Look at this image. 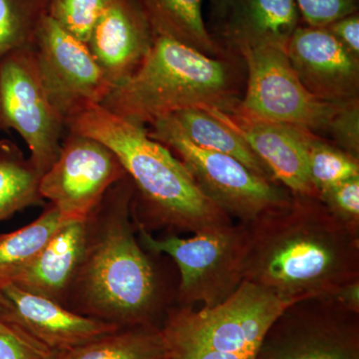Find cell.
<instances>
[{
	"instance_id": "obj_1",
	"label": "cell",
	"mask_w": 359,
	"mask_h": 359,
	"mask_svg": "<svg viewBox=\"0 0 359 359\" xmlns=\"http://www.w3.org/2000/svg\"><path fill=\"white\" fill-rule=\"evenodd\" d=\"M245 228L244 280L294 302L327 301L359 280L358 233L318 197L294 195Z\"/></svg>"
},
{
	"instance_id": "obj_2",
	"label": "cell",
	"mask_w": 359,
	"mask_h": 359,
	"mask_svg": "<svg viewBox=\"0 0 359 359\" xmlns=\"http://www.w3.org/2000/svg\"><path fill=\"white\" fill-rule=\"evenodd\" d=\"M128 175L111 187L86 219L83 259L65 306L117 327L156 325L160 287L135 235Z\"/></svg>"
},
{
	"instance_id": "obj_3",
	"label": "cell",
	"mask_w": 359,
	"mask_h": 359,
	"mask_svg": "<svg viewBox=\"0 0 359 359\" xmlns=\"http://www.w3.org/2000/svg\"><path fill=\"white\" fill-rule=\"evenodd\" d=\"M66 129L96 139L114 153L134 185L135 223L195 233L233 223L200 190L183 163L148 136L145 126L95 104L71 118Z\"/></svg>"
},
{
	"instance_id": "obj_4",
	"label": "cell",
	"mask_w": 359,
	"mask_h": 359,
	"mask_svg": "<svg viewBox=\"0 0 359 359\" xmlns=\"http://www.w3.org/2000/svg\"><path fill=\"white\" fill-rule=\"evenodd\" d=\"M245 81L247 67L238 54L212 57L155 35L140 67L113 87L100 105L146 127L157 118L188 108L233 112L244 95Z\"/></svg>"
},
{
	"instance_id": "obj_5",
	"label": "cell",
	"mask_w": 359,
	"mask_h": 359,
	"mask_svg": "<svg viewBox=\"0 0 359 359\" xmlns=\"http://www.w3.org/2000/svg\"><path fill=\"white\" fill-rule=\"evenodd\" d=\"M297 304L249 282L212 308L172 309L162 332L167 359H256L264 335Z\"/></svg>"
},
{
	"instance_id": "obj_6",
	"label": "cell",
	"mask_w": 359,
	"mask_h": 359,
	"mask_svg": "<svg viewBox=\"0 0 359 359\" xmlns=\"http://www.w3.org/2000/svg\"><path fill=\"white\" fill-rule=\"evenodd\" d=\"M142 247L174 259L181 273L180 306L204 308L218 306L231 297L244 282L245 224H224L195 233L191 238L177 236L156 238L136 224Z\"/></svg>"
},
{
	"instance_id": "obj_7",
	"label": "cell",
	"mask_w": 359,
	"mask_h": 359,
	"mask_svg": "<svg viewBox=\"0 0 359 359\" xmlns=\"http://www.w3.org/2000/svg\"><path fill=\"white\" fill-rule=\"evenodd\" d=\"M146 130L183 163L200 190L238 223L254 221L292 198L285 187L259 176L235 158L196 146L170 115L157 118Z\"/></svg>"
},
{
	"instance_id": "obj_8",
	"label": "cell",
	"mask_w": 359,
	"mask_h": 359,
	"mask_svg": "<svg viewBox=\"0 0 359 359\" xmlns=\"http://www.w3.org/2000/svg\"><path fill=\"white\" fill-rule=\"evenodd\" d=\"M241 56L247 67V81L242 100L233 112L252 119L301 127L325 137L341 102H327L309 92L283 49L264 47Z\"/></svg>"
},
{
	"instance_id": "obj_9",
	"label": "cell",
	"mask_w": 359,
	"mask_h": 359,
	"mask_svg": "<svg viewBox=\"0 0 359 359\" xmlns=\"http://www.w3.org/2000/svg\"><path fill=\"white\" fill-rule=\"evenodd\" d=\"M65 128L45 93L33 46L4 56L0 60V131L20 134L41 176L57 159Z\"/></svg>"
},
{
	"instance_id": "obj_10",
	"label": "cell",
	"mask_w": 359,
	"mask_h": 359,
	"mask_svg": "<svg viewBox=\"0 0 359 359\" xmlns=\"http://www.w3.org/2000/svg\"><path fill=\"white\" fill-rule=\"evenodd\" d=\"M127 176L114 153L96 139L68 131L57 159L39 182L65 222L86 221L106 192Z\"/></svg>"
},
{
	"instance_id": "obj_11",
	"label": "cell",
	"mask_w": 359,
	"mask_h": 359,
	"mask_svg": "<svg viewBox=\"0 0 359 359\" xmlns=\"http://www.w3.org/2000/svg\"><path fill=\"white\" fill-rule=\"evenodd\" d=\"M32 46L45 93L65 127L85 108L102 103L112 90L87 45L65 32L47 13Z\"/></svg>"
},
{
	"instance_id": "obj_12",
	"label": "cell",
	"mask_w": 359,
	"mask_h": 359,
	"mask_svg": "<svg viewBox=\"0 0 359 359\" xmlns=\"http://www.w3.org/2000/svg\"><path fill=\"white\" fill-rule=\"evenodd\" d=\"M290 306L264 335L256 359H359L358 313L327 301Z\"/></svg>"
},
{
	"instance_id": "obj_13",
	"label": "cell",
	"mask_w": 359,
	"mask_h": 359,
	"mask_svg": "<svg viewBox=\"0 0 359 359\" xmlns=\"http://www.w3.org/2000/svg\"><path fill=\"white\" fill-rule=\"evenodd\" d=\"M0 320L33 346L56 356L121 328L74 313L9 282H0Z\"/></svg>"
},
{
	"instance_id": "obj_14",
	"label": "cell",
	"mask_w": 359,
	"mask_h": 359,
	"mask_svg": "<svg viewBox=\"0 0 359 359\" xmlns=\"http://www.w3.org/2000/svg\"><path fill=\"white\" fill-rule=\"evenodd\" d=\"M285 51L299 81L316 98L330 103L359 99V58L327 28L302 23Z\"/></svg>"
},
{
	"instance_id": "obj_15",
	"label": "cell",
	"mask_w": 359,
	"mask_h": 359,
	"mask_svg": "<svg viewBox=\"0 0 359 359\" xmlns=\"http://www.w3.org/2000/svg\"><path fill=\"white\" fill-rule=\"evenodd\" d=\"M238 132L276 183L294 195L318 197L309 176L306 136L309 130L280 123L262 121L238 114L205 108Z\"/></svg>"
},
{
	"instance_id": "obj_16",
	"label": "cell",
	"mask_w": 359,
	"mask_h": 359,
	"mask_svg": "<svg viewBox=\"0 0 359 359\" xmlns=\"http://www.w3.org/2000/svg\"><path fill=\"white\" fill-rule=\"evenodd\" d=\"M154 39L136 0H109L86 45L104 76L115 87L140 67Z\"/></svg>"
},
{
	"instance_id": "obj_17",
	"label": "cell",
	"mask_w": 359,
	"mask_h": 359,
	"mask_svg": "<svg viewBox=\"0 0 359 359\" xmlns=\"http://www.w3.org/2000/svg\"><path fill=\"white\" fill-rule=\"evenodd\" d=\"M302 23L295 0H235L212 35L226 51L240 56L264 47L285 50Z\"/></svg>"
},
{
	"instance_id": "obj_18",
	"label": "cell",
	"mask_w": 359,
	"mask_h": 359,
	"mask_svg": "<svg viewBox=\"0 0 359 359\" xmlns=\"http://www.w3.org/2000/svg\"><path fill=\"white\" fill-rule=\"evenodd\" d=\"M85 243L86 221L66 222L32 261L14 269L0 282L13 283L65 306L83 259Z\"/></svg>"
},
{
	"instance_id": "obj_19",
	"label": "cell",
	"mask_w": 359,
	"mask_h": 359,
	"mask_svg": "<svg viewBox=\"0 0 359 359\" xmlns=\"http://www.w3.org/2000/svg\"><path fill=\"white\" fill-rule=\"evenodd\" d=\"M155 35L168 37L212 57L228 55L205 25L203 0H136Z\"/></svg>"
},
{
	"instance_id": "obj_20",
	"label": "cell",
	"mask_w": 359,
	"mask_h": 359,
	"mask_svg": "<svg viewBox=\"0 0 359 359\" xmlns=\"http://www.w3.org/2000/svg\"><path fill=\"white\" fill-rule=\"evenodd\" d=\"M169 115L184 136L198 147L231 156L259 176L276 183L268 168L238 132L219 121L205 108H188Z\"/></svg>"
},
{
	"instance_id": "obj_21",
	"label": "cell",
	"mask_w": 359,
	"mask_h": 359,
	"mask_svg": "<svg viewBox=\"0 0 359 359\" xmlns=\"http://www.w3.org/2000/svg\"><path fill=\"white\" fill-rule=\"evenodd\" d=\"M166 339L156 325L120 328L56 359H167Z\"/></svg>"
},
{
	"instance_id": "obj_22",
	"label": "cell",
	"mask_w": 359,
	"mask_h": 359,
	"mask_svg": "<svg viewBox=\"0 0 359 359\" xmlns=\"http://www.w3.org/2000/svg\"><path fill=\"white\" fill-rule=\"evenodd\" d=\"M40 178L41 174L16 144L0 139V222L25 208L45 205Z\"/></svg>"
},
{
	"instance_id": "obj_23",
	"label": "cell",
	"mask_w": 359,
	"mask_h": 359,
	"mask_svg": "<svg viewBox=\"0 0 359 359\" xmlns=\"http://www.w3.org/2000/svg\"><path fill=\"white\" fill-rule=\"evenodd\" d=\"M66 222L53 205L20 230L0 235V280L20 269L43 249Z\"/></svg>"
},
{
	"instance_id": "obj_24",
	"label": "cell",
	"mask_w": 359,
	"mask_h": 359,
	"mask_svg": "<svg viewBox=\"0 0 359 359\" xmlns=\"http://www.w3.org/2000/svg\"><path fill=\"white\" fill-rule=\"evenodd\" d=\"M48 0H0V60L32 46Z\"/></svg>"
},
{
	"instance_id": "obj_25",
	"label": "cell",
	"mask_w": 359,
	"mask_h": 359,
	"mask_svg": "<svg viewBox=\"0 0 359 359\" xmlns=\"http://www.w3.org/2000/svg\"><path fill=\"white\" fill-rule=\"evenodd\" d=\"M306 154L309 176L318 192L359 177V159L311 131L306 136Z\"/></svg>"
},
{
	"instance_id": "obj_26",
	"label": "cell",
	"mask_w": 359,
	"mask_h": 359,
	"mask_svg": "<svg viewBox=\"0 0 359 359\" xmlns=\"http://www.w3.org/2000/svg\"><path fill=\"white\" fill-rule=\"evenodd\" d=\"M109 0H48L46 13L65 32L87 44Z\"/></svg>"
},
{
	"instance_id": "obj_27",
	"label": "cell",
	"mask_w": 359,
	"mask_h": 359,
	"mask_svg": "<svg viewBox=\"0 0 359 359\" xmlns=\"http://www.w3.org/2000/svg\"><path fill=\"white\" fill-rule=\"evenodd\" d=\"M318 198L334 218L359 233V177L323 189Z\"/></svg>"
},
{
	"instance_id": "obj_28",
	"label": "cell",
	"mask_w": 359,
	"mask_h": 359,
	"mask_svg": "<svg viewBox=\"0 0 359 359\" xmlns=\"http://www.w3.org/2000/svg\"><path fill=\"white\" fill-rule=\"evenodd\" d=\"M323 138L359 159V99L339 104Z\"/></svg>"
},
{
	"instance_id": "obj_29",
	"label": "cell",
	"mask_w": 359,
	"mask_h": 359,
	"mask_svg": "<svg viewBox=\"0 0 359 359\" xmlns=\"http://www.w3.org/2000/svg\"><path fill=\"white\" fill-rule=\"evenodd\" d=\"M302 23L325 27L344 16L358 13L359 0H295Z\"/></svg>"
},
{
	"instance_id": "obj_30",
	"label": "cell",
	"mask_w": 359,
	"mask_h": 359,
	"mask_svg": "<svg viewBox=\"0 0 359 359\" xmlns=\"http://www.w3.org/2000/svg\"><path fill=\"white\" fill-rule=\"evenodd\" d=\"M18 335L0 332V359H56Z\"/></svg>"
},
{
	"instance_id": "obj_31",
	"label": "cell",
	"mask_w": 359,
	"mask_h": 359,
	"mask_svg": "<svg viewBox=\"0 0 359 359\" xmlns=\"http://www.w3.org/2000/svg\"><path fill=\"white\" fill-rule=\"evenodd\" d=\"M340 43L359 58V13H354L344 16L325 26Z\"/></svg>"
},
{
	"instance_id": "obj_32",
	"label": "cell",
	"mask_w": 359,
	"mask_h": 359,
	"mask_svg": "<svg viewBox=\"0 0 359 359\" xmlns=\"http://www.w3.org/2000/svg\"><path fill=\"white\" fill-rule=\"evenodd\" d=\"M327 301L351 313H359V280L342 285Z\"/></svg>"
},
{
	"instance_id": "obj_33",
	"label": "cell",
	"mask_w": 359,
	"mask_h": 359,
	"mask_svg": "<svg viewBox=\"0 0 359 359\" xmlns=\"http://www.w3.org/2000/svg\"><path fill=\"white\" fill-rule=\"evenodd\" d=\"M233 1L235 0H209L214 28L218 27L223 22L226 14L230 11Z\"/></svg>"
},
{
	"instance_id": "obj_34",
	"label": "cell",
	"mask_w": 359,
	"mask_h": 359,
	"mask_svg": "<svg viewBox=\"0 0 359 359\" xmlns=\"http://www.w3.org/2000/svg\"><path fill=\"white\" fill-rule=\"evenodd\" d=\"M0 332H2V334L18 335V337H20V335L16 334V332H14L11 328H9L7 325H4L1 320H0Z\"/></svg>"
}]
</instances>
